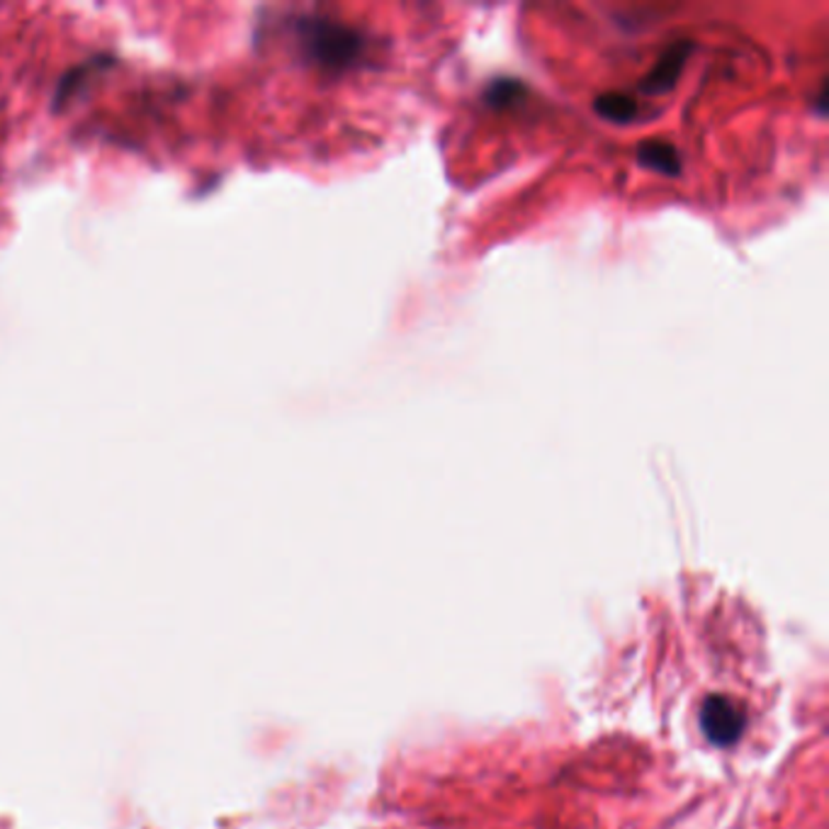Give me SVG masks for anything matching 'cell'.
<instances>
[{"instance_id":"1","label":"cell","mask_w":829,"mask_h":829,"mask_svg":"<svg viewBox=\"0 0 829 829\" xmlns=\"http://www.w3.org/2000/svg\"><path fill=\"white\" fill-rule=\"evenodd\" d=\"M302 37H305V47L311 59L329 66V69H343L361 52V37L355 32L327 20L307 22Z\"/></svg>"},{"instance_id":"2","label":"cell","mask_w":829,"mask_h":829,"mask_svg":"<svg viewBox=\"0 0 829 829\" xmlns=\"http://www.w3.org/2000/svg\"><path fill=\"white\" fill-rule=\"evenodd\" d=\"M699 723L713 747H735L747 733V713L725 693H711L701 703Z\"/></svg>"},{"instance_id":"3","label":"cell","mask_w":829,"mask_h":829,"mask_svg":"<svg viewBox=\"0 0 829 829\" xmlns=\"http://www.w3.org/2000/svg\"><path fill=\"white\" fill-rule=\"evenodd\" d=\"M689 52H691V44L689 42L674 44V47H671L662 56V59H659V64L645 78V83H643L645 91L647 93H665V91H669V88H674L677 78H679L681 69H683V64H686Z\"/></svg>"},{"instance_id":"4","label":"cell","mask_w":829,"mask_h":829,"mask_svg":"<svg viewBox=\"0 0 829 829\" xmlns=\"http://www.w3.org/2000/svg\"><path fill=\"white\" fill-rule=\"evenodd\" d=\"M637 161H640L647 168H655V171H659V173H667V175H679V171H681V159H679L677 149L671 147V144H665V141L643 144V147L637 149Z\"/></svg>"},{"instance_id":"5","label":"cell","mask_w":829,"mask_h":829,"mask_svg":"<svg viewBox=\"0 0 829 829\" xmlns=\"http://www.w3.org/2000/svg\"><path fill=\"white\" fill-rule=\"evenodd\" d=\"M593 110L599 112L601 117H606L611 122H631L637 115V103L631 95H621V93H606L597 98L593 103Z\"/></svg>"},{"instance_id":"6","label":"cell","mask_w":829,"mask_h":829,"mask_svg":"<svg viewBox=\"0 0 829 829\" xmlns=\"http://www.w3.org/2000/svg\"><path fill=\"white\" fill-rule=\"evenodd\" d=\"M519 91H521V86H519L516 81H503V78H501V81H495V83H491V86H489V91H487V100H489V103H491V105L501 107V105L511 103V100L519 95Z\"/></svg>"}]
</instances>
